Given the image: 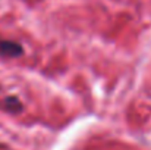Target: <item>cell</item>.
<instances>
[{
    "instance_id": "1",
    "label": "cell",
    "mask_w": 151,
    "mask_h": 150,
    "mask_svg": "<svg viewBox=\"0 0 151 150\" xmlns=\"http://www.w3.org/2000/svg\"><path fill=\"white\" fill-rule=\"evenodd\" d=\"M22 54L21 44L9 40H0V56L1 57H16Z\"/></svg>"
}]
</instances>
